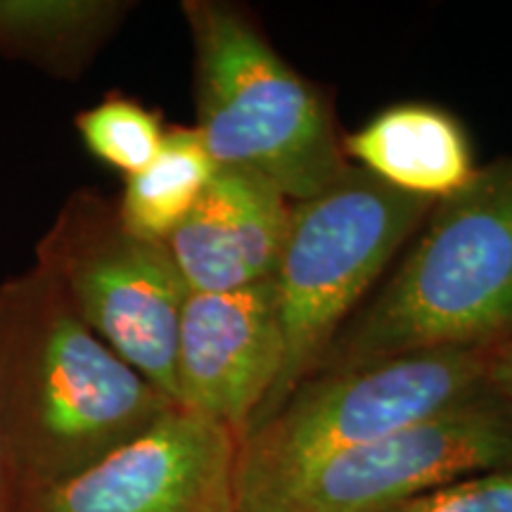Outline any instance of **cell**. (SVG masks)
I'll return each mask as SVG.
<instances>
[{"label":"cell","mask_w":512,"mask_h":512,"mask_svg":"<svg viewBox=\"0 0 512 512\" xmlns=\"http://www.w3.org/2000/svg\"><path fill=\"white\" fill-rule=\"evenodd\" d=\"M171 406L41 266L0 287V439L17 498L88 470Z\"/></svg>","instance_id":"obj_1"},{"label":"cell","mask_w":512,"mask_h":512,"mask_svg":"<svg viewBox=\"0 0 512 512\" xmlns=\"http://www.w3.org/2000/svg\"><path fill=\"white\" fill-rule=\"evenodd\" d=\"M510 330L512 157H503L434 204L392 278L347 320L313 375L415 351L489 347Z\"/></svg>","instance_id":"obj_2"},{"label":"cell","mask_w":512,"mask_h":512,"mask_svg":"<svg viewBox=\"0 0 512 512\" xmlns=\"http://www.w3.org/2000/svg\"><path fill=\"white\" fill-rule=\"evenodd\" d=\"M183 15L195 48V131L209 157L266 176L290 202L328 188L349 162L318 93L242 10L190 0Z\"/></svg>","instance_id":"obj_3"},{"label":"cell","mask_w":512,"mask_h":512,"mask_svg":"<svg viewBox=\"0 0 512 512\" xmlns=\"http://www.w3.org/2000/svg\"><path fill=\"white\" fill-rule=\"evenodd\" d=\"M486 351H415L304 380L240 437V512L271 510L328 460L486 394Z\"/></svg>","instance_id":"obj_4"},{"label":"cell","mask_w":512,"mask_h":512,"mask_svg":"<svg viewBox=\"0 0 512 512\" xmlns=\"http://www.w3.org/2000/svg\"><path fill=\"white\" fill-rule=\"evenodd\" d=\"M434 204L382 183L356 164H347L311 200L292 202L290 228L273 273L283 368L249 430L316 373L358 302Z\"/></svg>","instance_id":"obj_5"},{"label":"cell","mask_w":512,"mask_h":512,"mask_svg":"<svg viewBox=\"0 0 512 512\" xmlns=\"http://www.w3.org/2000/svg\"><path fill=\"white\" fill-rule=\"evenodd\" d=\"M38 266L121 361L176 403L178 328L190 292L166 242L136 238L117 211L79 197L38 245Z\"/></svg>","instance_id":"obj_6"},{"label":"cell","mask_w":512,"mask_h":512,"mask_svg":"<svg viewBox=\"0 0 512 512\" xmlns=\"http://www.w3.org/2000/svg\"><path fill=\"white\" fill-rule=\"evenodd\" d=\"M505 467H512V408L486 392L328 460L266 512H387Z\"/></svg>","instance_id":"obj_7"},{"label":"cell","mask_w":512,"mask_h":512,"mask_svg":"<svg viewBox=\"0 0 512 512\" xmlns=\"http://www.w3.org/2000/svg\"><path fill=\"white\" fill-rule=\"evenodd\" d=\"M240 434L171 406L110 456L34 494L17 512H240Z\"/></svg>","instance_id":"obj_8"},{"label":"cell","mask_w":512,"mask_h":512,"mask_svg":"<svg viewBox=\"0 0 512 512\" xmlns=\"http://www.w3.org/2000/svg\"><path fill=\"white\" fill-rule=\"evenodd\" d=\"M283 368L273 278L233 292H190L176 347V403L245 434Z\"/></svg>","instance_id":"obj_9"},{"label":"cell","mask_w":512,"mask_h":512,"mask_svg":"<svg viewBox=\"0 0 512 512\" xmlns=\"http://www.w3.org/2000/svg\"><path fill=\"white\" fill-rule=\"evenodd\" d=\"M292 202L266 176L219 166L188 219L166 240L188 292H233L271 280Z\"/></svg>","instance_id":"obj_10"},{"label":"cell","mask_w":512,"mask_h":512,"mask_svg":"<svg viewBox=\"0 0 512 512\" xmlns=\"http://www.w3.org/2000/svg\"><path fill=\"white\" fill-rule=\"evenodd\" d=\"M342 150L382 183L434 202L458 192L477 171L463 126L427 102L387 107L351 133Z\"/></svg>","instance_id":"obj_11"},{"label":"cell","mask_w":512,"mask_h":512,"mask_svg":"<svg viewBox=\"0 0 512 512\" xmlns=\"http://www.w3.org/2000/svg\"><path fill=\"white\" fill-rule=\"evenodd\" d=\"M219 164L204 150L200 133L169 128L162 150L136 176H128L117 207L119 223L131 235L166 242L200 202Z\"/></svg>","instance_id":"obj_12"},{"label":"cell","mask_w":512,"mask_h":512,"mask_svg":"<svg viewBox=\"0 0 512 512\" xmlns=\"http://www.w3.org/2000/svg\"><path fill=\"white\" fill-rule=\"evenodd\" d=\"M124 5L105 0H0V48L79 64L117 24Z\"/></svg>","instance_id":"obj_13"},{"label":"cell","mask_w":512,"mask_h":512,"mask_svg":"<svg viewBox=\"0 0 512 512\" xmlns=\"http://www.w3.org/2000/svg\"><path fill=\"white\" fill-rule=\"evenodd\" d=\"M83 143L100 162L136 176L162 150L166 131L155 112L136 100L114 95L76 117Z\"/></svg>","instance_id":"obj_14"},{"label":"cell","mask_w":512,"mask_h":512,"mask_svg":"<svg viewBox=\"0 0 512 512\" xmlns=\"http://www.w3.org/2000/svg\"><path fill=\"white\" fill-rule=\"evenodd\" d=\"M387 512H512V467L456 479Z\"/></svg>","instance_id":"obj_15"},{"label":"cell","mask_w":512,"mask_h":512,"mask_svg":"<svg viewBox=\"0 0 512 512\" xmlns=\"http://www.w3.org/2000/svg\"><path fill=\"white\" fill-rule=\"evenodd\" d=\"M486 392L512 408V330L486 351Z\"/></svg>","instance_id":"obj_16"},{"label":"cell","mask_w":512,"mask_h":512,"mask_svg":"<svg viewBox=\"0 0 512 512\" xmlns=\"http://www.w3.org/2000/svg\"><path fill=\"white\" fill-rule=\"evenodd\" d=\"M0 512H17V491L10 475L3 439H0Z\"/></svg>","instance_id":"obj_17"}]
</instances>
